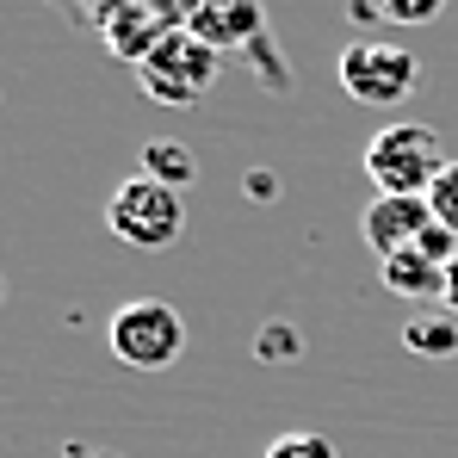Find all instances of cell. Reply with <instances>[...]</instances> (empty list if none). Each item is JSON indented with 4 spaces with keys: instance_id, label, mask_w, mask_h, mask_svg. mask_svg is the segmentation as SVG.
<instances>
[{
    "instance_id": "cell-1",
    "label": "cell",
    "mask_w": 458,
    "mask_h": 458,
    "mask_svg": "<svg viewBox=\"0 0 458 458\" xmlns=\"http://www.w3.org/2000/svg\"><path fill=\"white\" fill-rule=\"evenodd\" d=\"M217 75H224V50L205 44L192 25H174L149 56L137 63V81H143V93H149L155 106H199L217 87Z\"/></svg>"
},
{
    "instance_id": "cell-2",
    "label": "cell",
    "mask_w": 458,
    "mask_h": 458,
    "mask_svg": "<svg viewBox=\"0 0 458 458\" xmlns=\"http://www.w3.org/2000/svg\"><path fill=\"white\" fill-rule=\"evenodd\" d=\"M106 229L118 235V242H131V248H174L180 235H186V199L174 192V186H161L149 174H131L112 199H106Z\"/></svg>"
},
{
    "instance_id": "cell-3",
    "label": "cell",
    "mask_w": 458,
    "mask_h": 458,
    "mask_svg": "<svg viewBox=\"0 0 458 458\" xmlns=\"http://www.w3.org/2000/svg\"><path fill=\"white\" fill-rule=\"evenodd\" d=\"M106 347H112V360L131 366V372H167V366L186 353V322H180V310L161 304V298H137V304L112 310Z\"/></svg>"
},
{
    "instance_id": "cell-4",
    "label": "cell",
    "mask_w": 458,
    "mask_h": 458,
    "mask_svg": "<svg viewBox=\"0 0 458 458\" xmlns=\"http://www.w3.org/2000/svg\"><path fill=\"white\" fill-rule=\"evenodd\" d=\"M446 167V149L428 124H384L378 137L366 143V174L378 192H403V199H428V186L440 180Z\"/></svg>"
},
{
    "instance_id": "cell-5",
    "label": "cell",
    "mask_w": 458,
    "mask_h": 458,
    "mask_svg": "<svg viewBox=\"0 0 458 458\" xmlns=\"http://www.w3.org/2000/svg\"><path fill=\"white\" fill-rule=\"evenodd\" d=\"M335 75H341V93L353 106H372V112H390L403 106L415 87H421V63L384 38H353L341 56H335Z\"/></svg>"
},
{
    "instance_id": "cell-6",
    "label": "cell",
    "mask_w": 458,
    "mask_h": 458,
    "mask_svg": "<svg viewBox=\"0 0 458 458\" xmlns=\"http://www.w3.org/2000/svg\"><path fill=\"white\" fill-rule=\"evenodd\" d=\"M192 31L205 38V44H217V50H254L260 56V75H267V87H273V56H267V13H260V0H199V19H192ZM285 87V81H279Z\"/></svg>"
},
{
    "instance_id": "cell-7",
    "label": "cell",
    "mask_w": 458,
    "mask_h": 458,
    "mask_svg": "<svg viewBox=\"0 0 458 458\" xmlns=\"http://www.w3.org/2000/svg\"><path fill=\"white\" fill-rule=\"evenodd\" d=\"M428 224H434L428 199H403V192H378V199L360 211V235H366V248H372L378 260L415 248V242L428 235Z\"/></svg>"
},
{
    "instance_id": "cell-8",
    "label": "cell",
    "mask_w": 458,
    "mask_h": 458,
    "mask_svg": "<svg viewBox=\"0 0 458 458\" xmlns=\"http://www.w3.org/2000/svg\"><path fill=\"white\" fill-rule=\"evenodd\" d=\"M167 31H174V25L155 13L149 0H124V6H118V13L99 25V44H106L118 63H131V69H137V63L149 56V50L161 44V38H167Z\"/></svg>"
},
{
    "instance_id": "cell-9",
    "label": "cell",
    "mask_w": 458,
    "mask_h": 458,
    "mask_svg": "<svg viewBox=\"0 0 458 458\" xmlns=\"http://www.w3.org/2000/svg\"><path fill=\"white\" fill-rule=\"evenodd\" d=\"M378 279L390 298H409V304H440L446 298V267L428 260L421 248H403V254L378 260Z\"/></svg>"
},
{
    "instance_id": "cell-10",
    "label": "cell",
    "mask_w": 458,
    "mask_h": 458,
    "mask_svg": "<svg viewBox=\"0 0 458 458\" xmlns=\"http://www.w3.org/2000/svg\"><path fill=\"white\" fill-rule=\"evenodd\" d=\"M446 0H347L353 25H434Z\"/></svg>"
},
{
    "instance_id": "cell-11",
    "label": "cell",
    "mask_w": 458,
    "mask_h": 458,
    "mask_svg": "<svg viewBox=\"0 0 458 458\" xmlns=\"http://www.w3.org/2000/svg\"><path fill=\"white\" fill-rule=\"evenodd\" d=\"M403 347L421 353V360H453V353H458V316H453V310L409 316V322H403Z\"/></svg>"
},
{
    "instance_id": "cell-12",
    "label": "cell",
    "mask_w": 458,
    "mask_h": 458,
    "mask_svg": "<svg viewBox=\"0 0 458 458\" xmlns=\"http://www.w3.org/2000/svg\"><path fill=\"white\" fill-rule=\"evenodd\" d=\"M143 174H149V180H161V186H174V192H186V186L199 180V155L186 149V143L155 137V143H143Z\"/></svg>"
},
{
    "instance_id": "cell-13",
    "label": "cell",
    "mask_w": 458,
    "mask_h": 458,
    "mask_svg": "<svg viewBox=\"0 0 458 458\" xmlns=\"http://www.w3.org/2000/svg\"><path fill=\"white\" fill-rule=\"evenodd\" d=\"M428 211H434V224H440V229H453V235H458V161H446L440 180L428 186Z\"/></svg>"
},
{
    "instance_id": "cell-14",
    "label": "cell",
    "mask_w": 458,
    "mask_h": 458,
    "mask_svg": "<svg viewBox=\"0 0 458 458\" xmlns=\"http://www.w3.org/2000/svg\"><path fill=\"white\" fill-rule=\"evenodd\" d=\"M267 458H341V453H335L328 434H304V428H298V434H279V440L267 446Z\"/></svg>"
},
{
    "instance_id": "cell-15",
    "label": "cell",
    "mask_w": 458,
    "mask_h": 458,
    "mask_svg": "<svg viewBox=\"0 0 458 458\" xmlns=\"http://www.w3.org/2000/svg\"><path fill=\"white\" fill-rule=\"evenodd\" d=\"M56 6L69 13V25H81V31H99V25H106V19L124 6V0H56Z\"/></svg>"
},
{
    "instance_id": "cell-16",
    "label": "cell",
    "mask_w": 458,
    "mask_h": 458,
    "mask_svg": "<svg viewBox=\"0 0 458 458\" xmlns=\"http://www.w3.org/2000/svg\"><path fill=\"white\" fill-rule=\"evenodd\" d=\"M254 353H260V360H273V353H298V328H285V322L260 328V335H254Z\"/></svg>"
},
{
    "instance_id": "cell-17",
    "label": "cell",
    "mask_w": 458,
    "mask_h": 458,
    "mask_svg": "<svg viewBox=\"0 0 458 458\" xmlns=\"http://www.w3.org/2000/svg\"><path fill=\"white\" fill-rule=\"evenodd\" d=\"M149 6L167 25H192V19H199V0H149Z\"/></svg>"
},
{
    "instance_id": "cell-18",
    "label": "cell",
    "mask_w": 458,
    "mask_h": 458,
    "mask_svg": "<svg viewBox=\"0 0 458 458\" xmlns=\"http://www.w3.org/2000/svg\"><path fill=\"white\" fill-rule=\"evenodd\" d=\"M440 310H453V316H458V260L446 267V298H440Z\"/></svg>"
},
{
    "instance_id": "cell-19",
    "label": "cell",
    "mask_w": 458,
    "mask_h": 458,
    "mask_svg": "<svg viewBox=\"0 0 458 458\" xmlns=\"http://www.w3.org/2000/svg\"><path fill=\"white\" fill-rule=\"evenodd\" d=\"M99 458H106V453H99Z\"/></svg>"
}]
</instances>
